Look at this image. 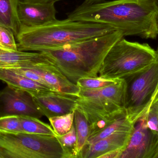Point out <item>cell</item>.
Here are the masks:
<instances>
[{"label":"cell","mask_w":158,"mask_h":158,"mask_svg":"<svg viewBox=\"0 0 158 158\" xmlns=\"http://www.w3.org/2000/svg\"><path fill=\"white\" fill-rule=\"evenodd\" d=\"M156 103V104H158V100L157 101H156V102H155V103Z\"/></svg>","instance_id":"f1b7e54d"},{"label":"cell","mask_w":158,"mask_h":158,"mask_svg":"<svg viewBox=\"0 0 158 158\" xmlns=\"http://www.w3.org/2000/svg\"><path fill=\"white\" fill-rule=\"evenodd\" d=\"M19 117L22 133L56 136L52 126L40 119L30 116Z\"/></svg>","instance_id":"e0dca14e"},{"label":"cell","mask_w":158,"mask_h":158,"mask_svg":"<svg viewBox=\"0 0 158 158\" xmlns=\"http://www.w3.org/2000/svg\"><path fill=\"white\" fill-rule=\"evenodd\" d=\"M116 30L94 22L56 19L39 27H20L15 37L19 51L41 52L99 37Z\"/></svg>","instance_id":"3957f363"},{"label":"cell","mask_w":158,"mask_h":158,"mask_svg":"<svg viewBox=\"0 0 158 158\" xmlns=\"http://www.w3.org/2000/svg\"><path fill=\"white\" fill-rule=\"evenodd\" d=\"M158 100V90L157 91V92L156 93V95H155V97H154V99H153V103H152V104H153V103H155V102H156V101H157Z\"/></svg>","instance_id":"4316f807"},{"label":"cell","mask_w":158,"mask_h":158,"mask_svg":"<svg viewBox=\"0 0 158 158\" xmlns=\"http://www.w3.org/2000/svg\"><path fill=\"white\" fill-rule=\"evenodd\" d=\"M124 37L115 30L107 34L45 50L43 53L69 80L77 83L82 78H97L101 65L112 46Z\"/></svg>","instance_id":"7a4b0ae2"},{"label":"cell","mask_w":158,"mask_h":158,"mask_svg":"<svg viewBox=\"0 0 158 158\" xmlns=\"http://www.w3.org/2000/svg\"><path fill=\"white\" fill-rule=\"evenodd\" d=\"M157 60L156 50L149 44L130 41L123 37L108 52L98 77L123 79L145 69Z\"/></svg>","instance_id":"277c9868"},{"label":"cell","mask_w":158,"mask_h":158,"mask_svg":"<svg viewBox=\"0 0 158 158\" xmlns=\"http://www.w3.org/2000/svg\"><path fill=\"white\" fill-rule=\"evenodd\" d=\"M156 52L157 55V58L158 59V47L157 50H156Z\"/></svg>","instance_id":"83f0119b"},{"label":"cell","mask_w":158,"mask_h":158,"mask_svg":"<svg viewBox=\"0 0 158 158\" xmlns=\"http://www.w3.org/2000/svg\"><path fill=\"white\" fill-rule=\"evenodd\" d=\"M19 2L28 3H53L63 0H18Z\"/></svg>","instance_id":"d4e9b609"},{"label":"cell","mask_w":158,"mask_h":158,"mask_svg":"<svg viewBox=\"0 0 158 158\" xmlns=\"http://www.w3.org/2000/svg\"><path fill=\"white\" fill-rule=\"evenodd\" d=\"M50 63H52L41 52L31 53L19 50L9 52L0 50V69L34 67Z\"/></svg>","instance_id":"5bb4252c"},{"label":"cell","mask_w":158,"mask_h":158,"mask_svg":"<svg viewBox=\"0 0 158 158\" xmlns=\"http://www.w3.org/2000/svg\"><path fill=\"white\" fill-rule=\"evenodd\" d=\"M127 84L124 79L103 88L80 89L76 109L82 112L89 126L115 117L125 110Z\"/></svg>","instance_id":"5b68a950"},{"label":"cell","mask_w":158,"mask_h":158,"mask_svg":"<svg viewBox=\"0 0 158 158\" xmlns=\"http://www.w3.org/2000/svg\"><path fill=\"white\" fill-rule=\"evenodd\" d=\"M0 133L11 134L22 133L20 117L8 116L0 117Z\"/></svg>","instance_id":"7402d4cb"},{"label":"cell","mask_w":158,"mask_h":158,"mask_svg":"<svg viewBox=\"0 0 158 158\" xmlns=\"http://www.w3.org/2000/svg\"><path fill=\"white\" fill-rule=\"evenodd\" d=\"M108 1V0H85V2H86L95 3L98 2H103V1Z\"/></svg>","instance_id":"484cf974"},{"label":"cell","mask_w":158,"mask_h":158,"mask_svg":"<svg viewBox=\"0 0 158 158\" xmlns=\"http://www.w3.org/2000/svg\"><path fill=\"white\" fill-rule=\"evenodd\" d=\"M127 84L125 109L134 123L147 111L158 90V59L145 69L123 78Z\"/></svg>","instance_id":"52a82bcc"},{"label":"cell","mask_w":158,"mask_h":158,"mask_svg":"<svg viewBox=\"0 0 158 158\" xmlns=\"http://www.w3.org/2000/svg\"><path fill=\"white\" fill-rule=\"evenodd\" d=\"M56 136L0 133V158H63Z\"/></svg>","instance_id":"8992f818"},{"label":"cell","mask_w":158,"mask_h":158,"mask_svg":"<svg viewBox=\"0 0 158 158\" xmlns=\"http://www.w3.org/2000/svg\"><path fill=\"white\" fill-rule=\"evenodd\" d=\"M67 18L110 26L124 37L155 40L158 35V0L84 2L69 13Z\"/></svg>","instance_id":"6da1fadb"},{"label":"cell","mask_w":158,"mask_h":158,"mask_svg":"<svg viewBox=\"0 0 158 158\" xmlns=\"http://www.w3.org/2000/svg\"><path fill=\"white\" fill-rule=\"evenodd\" d=\"M75 112L48 118L51 126L56 136H61L68 133L74 123Z\"/></svg>","instance_id":"ffe728a7"},{"label":"cell","mask_w":158,"mask_h":158,"mask_svg":"<svg viewBox=\"0 0 158 158\" xmlns=\"http://www.w3.org/2000/svg\"><path fill=\"white\" fill-rule=\"evenodd\" d=\"M74 112V124L77 132V150L79 154L89 137L90 128L88 121L82 112L77 109H75Z\"/></svg>","instance_id":"d6986e66"},{"label":"cell","mask_w":158,"mask_h":158,"mask_svg":"<svg viewBox=\"0 0 158 158\" xmlns=\"http://www.w3.org/2000/svg\"><path fill=\"white\" fill-rule=\"evenodd\" d=\"M18 0H0V25L11 30L15 37L20 27L18 16Z\"/></svg>","instance_id":"2e32d148"},{"label":"cell","mask_w":158,"mask_h":158,"mask_svg":"<svg viewBox=\"0 0 158 158\" xmlns=\"http://www.w3.org/2000/svg\"><path fill=\"white\" fill-rule=\"evenodd\" d=\"M8 116L40 119L43 115L29 93L7 85L0 91V117Z\"/></svg>","instance_id":"9c48e42d"},{"label":"cell","mask_w":158,"mask_h":158,"mask_svg":"<svg viewBox=\"0 0 158 158\" xmlns=\"http://www.w3.org/2000/svg\"><path fill=\"white\" fill-rule=\"evenodd\" d=\"M146 122L148 127L158 135V105L153 103L145 113Z\"/></svg>","instance_id":"cb8c5ba5"},{"label":"cell","mask_w":158,"mask_h":158,"mask_svg":"<svg viewBox=\"0 0 158 158\" xmlns=\"http://www.w3.org/2000/svg\"><path fill=\"white\" fill-rule=\"evenodd\" d=\"M55 4L19 2L18 16L20 27H39L56 19Z\"/></svg>","instance_id":"8fae6325"},{"label":"cell","mask_w":158,"mask_h":158,"mask_svg":"<svg viewBox=\"0 0 158 158\" xmlns=\"http://www.w3.org/2000/svg\"><path fill=\"white\" fill-rule=\"evenodd\" d=\"M133 128L118 131L93 144L84 146L78 158H99L115 150H120L122 153L129 142Z\"/></svg>","instance_id":"7c38bea8"},{"label":"cell","mask_w":158,"mask_h":158,"mask_svg":"<svg viewBox=\"0 0 158 158\" xmlns=\"http://www.w3.org/2000/svg\"><path fill=\"white\" fill-rule=\"evenodd\" d=\"M38 109L47 118L75 111L77 96L52 90L30 94Z\"/></svg>","instance_id":"30bf717a"},{"label":"cell","mask_w":158,"mask_h":158,"mask_svg":"<svg viewBox=\"0 0 158 158\" xmlns=\"http://www.w3.org/2000/svg\"><path fill=\"white\" fill-rule=\"evenodd\" d=\"M0 80L7 85L28 92L30 94L44 90H51L41 83L20 75L10 69H0Z\"/></svg>","instance_id":"9a60e30c"},{"label":"cell","mask_w":158,"mask_h":158,"mask_svg":"<svg viewBox=\"0 0 158 158\" xmlns=\"http://www.w3.org/2000/svg\"><path fill=\"white\" fill-rule=\"evenodd\" d=\"M158 158V135L148 127L145 114L134 123L129 142L119 158Z\"/></svg>","instance_id":"ba28073f"},{"label":"cell","mask_w":158,"mask_h":158,"mask_svg":"<svg viewBox=\"0 0 158 158\" xmlns=\"http://www.w3.org/2000/svg\"><path fill=\"white\" fill-rule=\"evenodd\" d=\"M15 38L11 30L0 25V50L9 52L18 51Z\"/></svg>","instance_id":"603a6c76"},{"label":"cell","mask_w":158,"mask_h":158,"mask_svg":"<svg viewBox=\"0 0 158 158\" xmlns=\"http://www.w3.org/2000/svg\"><path fill=\"white\" fill-rule=\"evenodd\" d=\"M120 79H106L97 78H82L79 79L76 84L80 89L94 90L103 88L117 83Z\"/></svg>","instance_id":"44dd1931"},{"label":"cell","mask_w":158,"mask_h":158,"mask_svg":"<svg viewBox=\"0 0 158 158\" xmlns=\"http://www.w3.org/2000/svg\"><path fill=\"white\" fill-rule=\"evenodd\" d=\"M63 151V158H78L77 139L75 124L67 133L56 136Z\"/></svg>","instance_id":"ac0fdd59"},{"label":"cell","mask_w":158,"mask_h":158,"mask_svg":"<svg viewBox=\"0 0 158 158\" xmlns=\"http://www.w3.org/2000/svg\"><path fill=\"white\" fill-rule=\"evenodd\" d=\"M36 72L40 75L52 91L78 96L80 88L69 80L52 63L35 67Z\"/></svg>","instance_id":"4fadbf2b"}]
</instances>
